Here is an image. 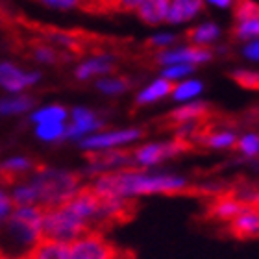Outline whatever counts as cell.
I'll return each mask as SVG.
<instances>
[{"instance_id":"cell-5","label":"cell","mask_w":259,"mask_h":259,"mask_svg":"<svg viewBox=\"0 0 259 259\" xmlns=\"http://www.w3.org/2000/svg\"><path fill=\"white\" fill-rule=\"evenodd\" d=\"M119 250L100 232H87L70 243V259H117Z\"/></svg>"},{"instance_id":"cell-6","label":"cell","mask_w":259,"mask_h":259,"mask_svg":"<svg viewBox=\"0 0 259 259\" xmlns=\"http://www.w3.org/2000/svg\"><path fill=\"white\" fill-rule=\"evenodd\" d=\"M143 137V130L130 128V130H115V132H104V134L87 135L85 139L80 141V146L89 152H106L115 150L122 145H128L132 141H137Z\"/></svg>"},{"instance_id":"cell-20","label":"cell","mask_w":259,"mask_h":259,"mask_svg":"<svg viewBox=\"0 0 259 259\" xmlns=\"http://www.w3.org/2000/svg\"><path fill=\"white\" fill-rule=\"evenodd\" d=\"M67 109L61 106H47V108L37 109L32 115V120L35 124H49V122H65L67 119Z\"/></svg>"},{"instance_id":"cell-16","label":"cell","mask_w":259,"mask_h":259,"mask_svg":"<svg viewBox=\"0 0 259 259\" xmlns=\"http://www.w3.org/2000/svg\"><path fill=\"white\" fill-rule=\"evenodd\" d=\"M202 8H204V0H174L172 8L168 10L167 22L189 21Z\"/></svg>"},{"instance_id":"cell-21","label":"cell","mask_w":259,"mask_h":259,"mask_svg":"<svg viewBox=\"0 0 259 259\" xmlns=\"http://www.w3.org/2000/svg\"><path fill=\"white\" fill-rule=\"evenodd\" d=\"M32 52H33V58L37 61H43V63H60V61L70 60L67 54H61V52H58V50L52 49L47 43H33Z\"/></svg>"},{"instance_id":"cell-12","label":"cell","mask_w":259,"mask_h":259,"mask_svg":"<svg viewBox=\"0 0 259 259\" xmlns=\"http://www.w3.org/2000/svg\"><path fill=\"white\" fill-rule=\"evenodd\" d=\"M26 257L28 259H70V244L43 237L39 243L33 244Z\"/></svg>"},{"instance_id":"cell-35","label":"cell","mask_w":259,"mask_h":259,"mask_svg":"<svg viewBox=\"0 0 259 259\" xmlns=\"http://www.w3.org/2000/svg\"><path fill=\"white\" fill-rule=\"evenodd\" d=\"M209 2L215 6H221V8H228V6L232 4V0H209Z\"/></svg>"},{"instance_id":"cell-27","label":"cell","mask_w":259,"mask_h":259,"mask_svg":"<svg viewBox=\"0 0 259 259\" xmlns=\"http://www.w3.org/2000/svg\"><path fill=\"white\" fill-rule=\"evenodd\" d=\"M235 146H237V150L246 157L259 156V135L257 134L243 135V137L235 143Z\"/></svg>"},{"instance_id":"cell-14","label":"cell","mask_w":259,"mask_h":259,"mask_svg":"<svg viewBox=\"0 0 259 259\" xmlns=\"http://www.w3.org/2000/svg\"><path fill=\"white\" fill-rule=\"evenodd\" d=\"M168 2L170 0H145L137 8V17L146 24H159L167 21L168 15Z\"/></svg>"},{"instance_id":"cell-22","label":"cell","mask_w":259,"mask_h":259,"mask_svg":"<svg viewBox=\"0 0 259 259\" xmlns=\"http://www.w3.org/2000/svg\"><path fill=\"white\" fill-rule=\"evenodd\" d=\"M11 202L15 207H22V205H37V193L33 189V185L28 184L17 185L13 193H11Z\"/></svg>"},{"instance_id":"cell-37","label":"cell","mask_w":259,"mask_h":259,"mask_svg":"<svg viewBox=\"0 0 259 259\" xmlns=\"http://www.w3.org/2000/svg\"><path fill=\"white\" fill-rule=\"evenodd\" d=\"M0 259H8V257H4V255H0Z\"/></svg>"},{"instance_id":"cell-25","label":"cell","mask_w":259,"mask_h":259,"mask_svg":"<svg viewBox=\"0 0 259 259\" xmlns=\"http://www.w3.org/2000/svg\"><path fill=\"white\" fill-rule=\"evenodd\" d=\"M97 87L106 95H120L130 87V80L124 76H117V78H106V80L97 81Z\"/></svg>"},{"instance_id":"cell-33","label":"cell","mask_w":259,"mask_h":259,"mask_svg":"<svg viewBox=\"0 0 259 259\" xmlns=\"http://www.w3.org/2000/svg\"><path fill=\"white\" fill-rule=\"evenodd\" d=\"M113 2V11H132L137 10L145 0H111Z\"/></svg>"},{"instance_id":"cell-30","label":"cell","mask_w":259,"mask_h":259,"mask_svg":"<svg viewBox=\"0 0 259 259\" xmlns=\"http://www.w3.org/2000/svg\"><path fill=\"white\" fill-rule=\"evenodd\" d=\"M194 67L193 65H187V63H182V65H170L168 69L163 70V78L165 80H176V78H182V76L189 74V72H193Z\"/></svg>"},{"instance_id":"cell-4","label":"cell","mask_w":259,"mask_h":259,"mask_svg":"<svg viewBox=\"0 0 259 259\" xmlns=\"http://www.w3.org/2000/svg\"><path fill=\"white\" fill-rule=\"evenodd\" d=\"M191 150V143L187 139H176L165 141V143H150L143 145L139 148L132 150V165L134 167H154L157 163H163L165 159L184 154Z\"/></svg>"},{"instance_id":"cell-13","label":"cell","mask_w":259,"mask_h":259,"mask_svg":"<svg viewBox=\"0 0 259 259\" xmlns=\"http://www.w3.org/2000/svg\"><path fill=\"white\" fill-rule=\"evenodd\" d=\"M230 232L237 237H252L259 233V207L248 205V209L243 211L230 222Z\"/></svg>"},{"instance_id":"cell-28","label":"cell","mask_w":259,"mask_h":259,"mask_svg":"<svg viewBox=\"0 0 259 259\" xmlns=\"http://www.w3.org/2000/svg\"><path fill=\"white\" fill-rule=\"evenodd\" d=\"M200 91H202V83L196 80H189V81H184V83L176 85L172 97H174V100L182 102V100H189V98L196 97Z\"/></svg>"},{"instance_id":"cell-38","label":"cell","mask_w":259,"mask_h":259,"mask_svg":"<svg viewBox=\"0 0 259 259\" xmlns=\"http://www.w3.org/2000/svg\"><path fill=\"white\" fill-rule=\"evenodd\" d=\"M19 259H28V257H26V255H24V257H19Z\"/></svg>"},{"instance_id":"cell-9","label":"cell","mask_w":259,"mask_h":259,"mask_svg":"<svg viewBox=\"0 0 259 259\" xmlns=\"http://www.w3.org/2000/svg\"><path fill=\"white\" fill-rule=\"evenodd\" d=\"M39 72H24L13 63H0V87H4L6 91L19 93L24 87L33 85L35 81H39Z\"/></svg>"},{"instance_id":"cell-18","label":"cell","mask_w":259,"mask_h":259,"mask_svg":"<svg viewBox=\"0 0 259 259\" xmlns=\"http://www.w3.org/2000/svg\"><path fill=\"white\" fill-rule=\"evenodd\" d=\"M185 39H189L193 45H198V47H204V45L211 43L219 37V26L215 24H204V26H196L187 30L184 35Z\"/></svg>"},{"instance_id":"cell-15","label":"cell","mask_w":259,"mask_h":259,"mask_svg":"<svg viewBox=\"0 0 259 259\" xmlns=\"http://www.w3.org/2000/svg\"><path fill=\"white\" fill-rule=\"evenodd\" d=\"M115 63L111 56H98V58H93V60L81 63L78 69H76V78L78 80H87L91 76L97 74H106V72H113Z\"/></svg>"},{"instance_id":"cell-34","label":"cell","mask_w":259,"mask_h":259,"mask_svg":"<svg viewBox=\"0 0 259 259\" xmlns=\"http://www.w3.org/2000/svg\"><path fill=\"white\" fill-rule=\"evenodd\" d=\"M41 2L52 6V8H61V10H69V8L81 10V4H83V0H41Z\"/></svg>"},{"instance_id":"cell-26","label":"cell","mask_w":259,"mask_h":259,"mask_svg":"<svg viewBox=\"0 0 259 259\" xmlns=\"http://www.w3.org/2000/svg\"><path fill=\"white\" fill-rule=\"evenodd\" d=\"M230 78L243 89L259 91V72H254V70H235V72L230 74Z\"/></svg>"},{"instance_id":"cell-31","label":"cell","mask_w":259,"mask_h":259,"mask_svg":"<svg viewBox=\"0 0 259 259\" xmlns=\"http://www.w3.org/2000/svg\"><path fill=\"white\" fill-rule=\"evenodd\" d=\"M13 207H15V205H13V202H11V196L0 189V224L10 219Z\"/></svg>"},{"instance_id":"cell-17","label":"cell","mask_w":259,"mask_h":259,"mask_svg":"<svg viewBox=\"0 0 259 259\" xmlns=\"http://www.w3.org/2000/svg\"><path fill=\"white\" fill-rule=\"evenodd\" d=\"M174 89H176V83H174V81L161 78V80H157V81H154V83H150L145 91H141L135 102H137V106L152 104V102H156V100H159V98L167 97V95H172Z\"/></svg>"},{"instance_id":"cell-24","label":"cell","mask_w":259,"mask_h":259,"mask_svg":"<svg viewBox=\"0 0 259 259\" xmlns=\"http://www.w3.org/2000/svg\"><path fill=\"white\" fill-rule=\"evenodd\" d=\"M255 19H259V4H255L254 0H237V6H235V21L246 22V21H255Z\"/></svg>"},{"instance_id":"cell-1","label":"cell","mask_w":259,"mask_h":259,"mask_svg":"<svg viewBox=\"0 0 259 259\" xmlns=\"http://www.w3.org/2000/svg\"><path fill=\"white\" fill-rule=\"evenodd\" d=\"M189 180L178 174L145 172V170H113L100 174L89 187L104 198L134 200L146 194H180L189 189Z\"/></svg>"},{"instance_id":"cell-10","label":"cell","mask_w":259,"mask_h":259,"mask_svg":"<svg viewBox=\"0 0 259 259\" xmlns=\"http://www.w3.org/2000/svg\"><path fill=\"white\" fill-rule=\"evenodd\" d=\"M104 122L98 119L97 115L85 108H74L72 109V124L67 126L65 137L67 139H80L87 134H91L95 130H100Z\"/></svg>"},{"instance_id":"cell-19","label":"cell","mask_w":259,"mask_h":259,"mask_svg":"<svg viewBox=\"0 0 259 259\" xmlns=\"http://www.w3.org/2000/svg\"><path fill=\"white\" fill-rule=\"evenodd\" d=\"M32 97H13V98H2L0 100V115H19L24 113L28 109L33 108Z\"/></svg>"},{"instance_id":"cell-3","label":"cell","mask_w":259,"mask_h":259,"mask_svg":"<svg viewBox=\"0 0 259 259\" xmlns=\"http://www.w3.org/2000/svg\"><path fill=\"white\" fill-rule=\"evenodd\" d=\"M45 209L39 205H22L11 211L8 219V230L17 243L33 246L43 239Z\"/></svg>"},{"instance_id":"cell-11","label":"cell","mask_w":259,"mask_h":259,"mask_svg":"<svg viewBox=\"0 0 259 259\" xmlns=\"http://www.w3.org/2000/svg\"><path fill=\"white\" fill-rule=\"evenodd\" d=\"M246 209H248V204H244L243 200L232 198V196H219L207 207V215L211 219H217V221L232 222L235 217Z\"/></svg>"},{"instance_id":"cell-2","label":"cell","mask_w":259,"mask_h":259,"mask_svg":"<svg viewBox=\"0 0 259 259\" xmlns=\"http://www.w3.org/2000/svg\"><path fill=\"white\" fill-rule=\"evenodd\" d=\"M30 184L37 193V205L43 209L63 205L81 189L78 174L58 168H37Z\"/></svg>"},{"instance_id":"cell-23","label":"cell","mask_w":259,"mask_h":259,"mask_svg":"<svg viewBox=\"0 0 259 259\" xmlns=\"http://www.w3.org/2000/svg\"><path fill=\"white\" fill-rule=\"evenodd\" d=\"M67 126L63 122H49V124H37L35 135L41 141H60L65 137Z\"/></svg>"},{"instance_id":"cell-8","label":"cell","mask_w":259,"mask_h":259,"mask_svg":"<svg viewBox=\"0 0 259 259\" xmlns=\"http://www.w3.org/2000/svg\"><path fill=\"white\" fill-rule=\"evenodd\" d=\"M211 115V108L204 102H191L187 106L174 109L163 119V126L165 128H180L185 124H193V122H204Z\"/></svg>"},{"instance_id":"cell-39","label":"cell","mask_w":259,"mask_h":259,"mask_svg":"<svg viewBox=\"0 0 259 259\" xmlns=\"http://www.w3.org/2000/svg\"><path fill=\"white\" fill-rule=\"evenodd\" d=\"M0 255H2V254H0Z\"/></svg>"},{"instance_id":"cell-32","label":"cell","mask_w":259,"mask_h":259,"mask_svg":"<svg viewBox=\"0 0 259 259\" xmlns=\"http://www.w3.org/2000/svg\"><path fill=\"white\" fill-rule=\"evenodd\" d=\"M176 41L174 35H168V33H161V35H156V37H150L143 47L145 49H157V47H167V45H172Z\"/></svg>"},{"instance_id":"cell-29","label":"cell","mask_w":259,"mask_h":259,"mask_svg":"<svg viewBox=\"0 0 259 259\" xmlns=\"http://www.w3.org/2000/svg\"><path fill=\"white\" fill-rule=\"evenodd\" d=\"M232 35H235L237 39L259 37V19H255V21H246V22H237L232 30Z\"/></svg>"},{"instance_id":"cell-7","label":"cell","mask_w":259,"mask_h":259,"mask_svg":"<svg viewBox=\"0 0 259 259\" xmlns=\"http://www.w3.org/2000/svg\"><path fill=\"white\" fill-rule=\"evenodd\" d=\"M213 58V52L207 47H198V45H191L187 49L170 50V52H157L152 56V61L148 65L156 67V65H193L202 63V61H209Z\"/></svg>"},{"instance_id":"cell-36","label":"cell","mask_w":259,"mask_h":259,"mask_svg":"<svg viewBox=\"0 0 259 259\" xmlns=\"http://www.w3.org/2000/svg\"><path fill=\"white\" fill-rule=\"evenodd\" d=\"M117 259H135V257H134V255H130V254H120V252H119Z\"/></svg>"}]
</instances>
